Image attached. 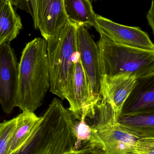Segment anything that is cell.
<instances>
[{"mask_svg":"<svg viewBox=\"0 0 154 154\" xmlns=\"http://www.w3.org/2000/svg\"><path fill=\"white\" fill-rule=\"evenodd\" d=\"M18 63L10 43L0 46V105L10 114L15 107L18 87Z\"/></svg>","mask_w":154,"mask_h":154,"instance_id":"obj_7","label":"cell"},{"mask_svg":"<svg viewBox=\"0 0 154 154\" xmlns=\"http://www.w3.org/2000/svg\"><path fill=\"white\" fill-rule=\"evenodd\" d=\"M15 130L10 142L8 154L19 149L29 138L40 119L33 112H22L16 117Z\"/></svg>","mask_w":154,"mask_h":154,"instance_id":"obj_16","label":"cell"},{"mask_svg":"<svg viewBox=\"0 0 154 154\" xmlns=\"http://www.w3.org/2000/svg\"><path fill=\"white\" fill-rule=\"evenodd\" d=\"M89 141L105 154H137V148L143 137L126 129L117 122L96 124Z\"/></svg>","mask_w":154,"mask_h":154,"instance_id":"obj_5","label":"cell"},{"mask_svg":"<svg viewBox=\"0 0 154 154\" xmlns=\"http://www.w3.org/2000/svg\"><path fill=\"white\" fill-rule=\"evenodd\" d=\"M117 123L142 137H154V112L120 115Z\"/></svg>","mask_w":154,"mask_h":154,"instance_id":"obj_15","label":"cell"},{"mask_svg":"<svg viewBox=\"0 0 154 154\" xmlns=\"http://www.w3.org/2000/svg\"><path fill=\"white\" fill-rule=\"evenodd\" d=\"M66 99L69 104V110L74 119L80 120L86 109L88 113V117L95 116L96 107L92 104L89 85L80 58L75 64L71 91Z\"/></svg>","mask_w":154,"mask_h":154,"instance_id":"obj_10","label":"cell"},{"mask_svg":"<svg viewBox=\"0 0 154 154\" xmlns=\"http://www.w3.org/2000/svg\"><path fill=\"white\" fill-rule=\"evenodd\" d=\"M154 0H152L151 8L147 13L146 17L148 20V24L151 26L153 33H154Z\"/></svg>","mask_w":154,"mask_h":154,"instance_id":"obj_21","label":"cell"},{"mask_svg":"<svg viewBox=\"0 0 154 154\" xmlns=\"http://www.w3.org/2000/svg\"><path fill=\"white\" fill-rule=\"evenodd\" d=\"M77 47L80 60L88 82L92 104L96 107L100 101V57L97 44L86 28L77 25Z\"/></svg>","mask_w":154,"mask_h":154,"instance_id":"obj_6","label":"cell"},{"mask_svg":"<svg viewBox=\"0 0 154 154\" xmlns=\"http://www.w3.org/2000/svg\"><path fill=\"white\" fill-rule=\"evenodd\" d=\"M69 21L77 25L95 27L97 14L90 0H63Z\"/></svg>","mask_w":154,"mask_h":154,"instance_id":"obj_14","label":"cell"},{"mask_svg":"<svg viewBox=\"0 0 154 154\" xmlns=\"http://www.w3.org/2000/svg\"><path fill=\"white\" fill-rule=\"evenodd\" d=\"M12 5L8 0H0V46L16 38L23 28Z\"/></svg>","mask_w":154,"mask_h":154,"instance_id":"obj_13","label":"cell"},{"mask_svg":"<svg viewBox=\"0 0 154 154\" xmlns=\"http://www.w3.org/2000/svg\"><path fill=\"white\" fill-rule=\"evenodd\" d=\"M16 125V118L0 124V154H8Z\"/></svg>","mask_w":154,"mask_h":154,"instance_id":"obj_17","label":"cell"},{"mask_svg":"<svg viewBox=\"0 0 154 154\" xmlns=\"http://www.w3.org/2000/svg\"><path fill=\"white\" fill-rule=\"evenodd\" d=\"M136 80V77L125 74L114 76L101 75L99 89L100 100L110 107L117 122L121 115L124 103Z\"/></svg>","mask_w":154,"mask_h":154,"instance_id":"obj_9","label":"cell"},{"mask_svg":"<svg viewBox=\"0 0 154 154\" xmlns=\"http://www.w3.org/2000/svg\"><path fill=\"white\" fill-rule=\"evenodd\" d=\"M96 30L100 38L120 45L154 51V45L147 33L138 27L125 26L97 15Z\"/></svg>","mask_w":154,"mask_h":154,"instance_id":"obj_8","label":"cell"},{"mask_svg":"<svg viewBox=\"0 0 154 154\" xmlns=\"http://www.w3.org/2000/svg\"><path fill=\"white\" fill-rule=\"evenodd\" d=\"M50 91L66 99L72 87L74 66L80 58L77 47V25L69 22L46 40Z\"/></svg>","mask_w":154,"mask_h":154,"instance_id":"obj_3","label":"cell"},{"mask_svg":"<svg viewBox=\"0 0 154 154\" xmlns=\"http://www.w3.org/2000/svg\"><path fill=\"white\" fill-rule=\"evenodd\" d=\"M13 5H15L17 6L19 3V1L18 0H8Z\"/></svg>","mask_w":154,"mask_h":154,"instance_id":"obj_22","label":"cell"},{"mask_svg":"<svg viewBox=\"0 0 154 154\" xmlns=\"http://www.w3.org/2000/svg\"><path fill=\"white\" fill-rule=\"evenodd\" d=\"M86 115L83 113L79 122H76L75 132L77 140L73 150L79 149L82 143L87 142L91 137L92 128L86 123Z\"/></svg>","mask_w":154,"mask_h":154,"instance_id":"obj_18","label":"cell"},{"mask_svg":"<svg viewBox=\"0 0 154 154\" xmlns=\"http://www.w3.org/2000/svg\"><path fill=\"white\" fill-rule=\"evenodd\" d=\"M16 7L29 13L32 17L33 26L37 29V9L36 0H18Z\"/></svg>","mask_w":154,"mask_h":154,"instance_id":"obj_19","label":"cell"},{"mask_svg":"<svg viewBox=\"0 0 154 154\" xmlns=\"http://www.w3.org/2000/svg\"><path fill=\"white\" fill-rule=\"evenodd\" d=\"M76 121L61 100L54 98L26 142L11 154H65L77 138Z\"/></svg>","mask_w":154,"mask_h":154,"instance_id":"obj_1","label":"cell"},{"mask_svg":"<svg viewBox=\"0 0 154 154\" xmlns=\"http://www.w3.org/2000/svg\"><path fill=\"white\" fill-rule=\"evenodd\" d=\"M97 45L101 75L125 74L138 79L154 75V51L120 45L102 38Z\"/></svg>","mask_w":154,"mask_h":154,"instance_id":"obj_4","label":"cell"},{"mask_svg":"<svg viewBox=\"0 0 154 154\" xmlns=\"http://www.w3.org/2000/svg\"><path fill=\"white\" fill-rule=\"evenodd\" d=\"M47 43L36 38L24 47L18 64V87L15 107L33 112L39 107L50 88Z\"/></svg>","mask_w":154,"mask_h":154,"instance_id":"obj_2","label":"cell"},{"mask_svg":"<svg viewBox=\"0 0 154 154\" xmlns=\"http://www.w3.org/2000/svg\"><path fill=\"white\" fill-rule=\"evenodd\" d=\"M154 112V75L137 79L121 115Z\"/></svg>","mask_w":154,"mask_h":154,"instance_id":"obj_12","label":"cell"},{"mask_svg":"<svg viewBox=\"0 0 154 154\" xmlns=\"http://www.w3.org/2000/svg\"><path fill=\"white\" fill-rule=\"evenodd\" d=\"M37 29L44 39L55 35L69 22L65 13L63 0H36Z\"/></svg>","mask_w":154,"mask_h":154,"instance_id":"obj_11","label":"cell"},{"mask_svg":"<svg viewBox=\"0 0 154 154\" xmlns=\"http://www.w3.org/2000/svg\"><path fill=\"white\" fill-rule=\"evenodd\" d=\"M82 143L84 144V147L80 146L77 150L72 149L67 152L65 154H105L99 147L89 140Z\"/></svg>","mask_w":154,"mask_h":154,"instance_id":"obj_20","label":"cell"}]
</instances>
